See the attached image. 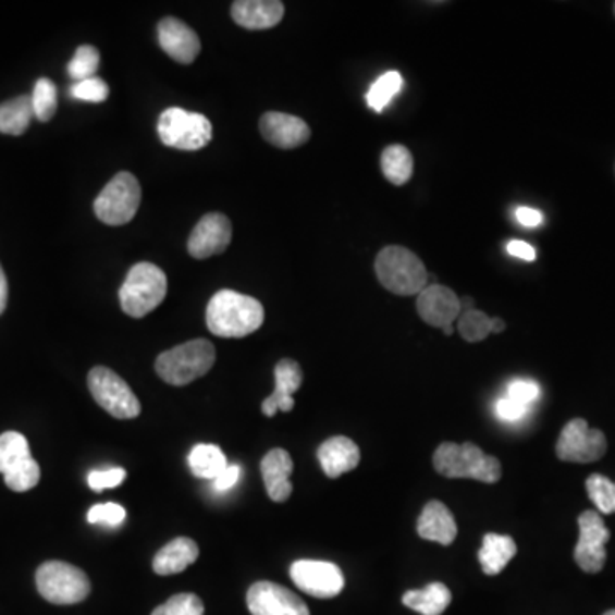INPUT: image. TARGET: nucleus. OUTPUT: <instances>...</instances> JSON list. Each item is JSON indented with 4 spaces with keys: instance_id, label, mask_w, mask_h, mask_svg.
Segmentation results:
<instances>
[{
    "instance_id": "nucleus-11",
    "label": "nucleus",
    "mask_w": 615,
    "mask_h": 615,
    "mask_svg": "<svg viewBox=\"0 0 615 615\" xmlns=\"http://www.w3.org/2000/svg\"><path fill=\"white\" fill-rule=\"evenodd\" d=\"M607 452V440L600 429H592L585 419H573L564 426L557 440L559 460L590 464L600 460Z\"/></svg>"
},
{
    "instance_id": "nucleus-15",
    "label": "nucleus",
    "mask_w": 615,
    "mask_h": 615,
    "mask_svg": "<svg viewBox=\"0 0 615 615\" xmlns=\"http://www.w3.org/2000/svg\"><path fill=\"white\" fill-rule=\"evenodd\" d=\"M233 238L231 221L221 212L204 216L188 238V254L194 258L214 257L223 254Z\"/></svg>"
},
{
    "instance_id": "nucleus-42",
    "label": "nucleus",
    "mask_w": 615,
    "mask_h": 615,
    "mask_svg": "<svg viewBox=\"0 0 615 615\" xmlns=\"http://www.w3.org/2000/svg\"><path fill=\"white\" fill-rule=\"evenodd\" d=\"M506 250L513 257L520 258L525 262H533L537 258L536 248L528 243L521 242V239H512V242L506 245Z\"/></svg>"
},
{
    "instance_id": "nucleus-34",
    "label": "nucleus",
    "mask_w": 615,
    "mask_h": 615,
    "mask_svg": "<svg viewBox=\"0 0 615 615\" xmlns=\"http://www.w3.org/2000/svg\"><path fill=\"white\" fill-rule=\"evenodd\" d=\"M458 332H460L464 341L481 342L492 334V318H489L484 311L473 310L464 311L458 320Z\"/></svg>"
},
{
    "instance_id": "nucleus-38",
    "label": "nucleus",
    "mask_w": 615,
    "mask_h": 615,
    "mask_svg": "<svg viewBox=\"0 0 615 615\" xmlns=\"http://www.w3.org/2000/svg\"><path fill=\"white\" fill-rule=\"evenodd\" d=\"M88 521L103 527H119L125 521V508L116 503L96 504L89 509Z\"/></svg>"
},
{
    "instance_id": "nucleus-5",
    "label": "nucleus",
    "mask_w": 615,
    "mask_h": 615,
    "mask_svg": "<svg viewBox=\"0 0 615 615\" xmlns=\"http://www.w3.org/2000/svg\"><path fill=\"white\" fill-rule=\"evenodd\" d=\"M167 274L155 263L140 262L128 270L120 287V305L132 318L151 313L167 298Z\"/></svg>"
},
{
    "instance_id": "nucleus-14",
    "label": "nucleus",
    "mask_w": 615,
    "mask_h": 615,
    "mask_svg": "<svg viewBox=\"0 0 615 615\" xmlns=\"http://www.w3.org/2000/svg\"><path fill=\"white\" fill-rule=\"evenodd\" d=\"M251 615H310L308 605L286 587L272 581H258L246 593Z\"/></svg>"
},
{
    "instance_id": "nucleus-33",
    "label": "nucleus",
    "mask_w": 615,
    "mask_h": 615,
    "mask_svg": "<svg viewBox=\"0 0 615 615\" xmlns=\"http://www.w3.org/2000/svg\"><path fill=\"white\" fill-rule=\"evenodd\" d=\"M98 67H100V52L91 45H83V47L77 48L76 53L69 62L67 72L72 79L79 83V81L95 77Z\"/></svg>"
},
{
    "instance_id": "nucleus-19",
    "label": "nucleus",
    "mask_w": 615,
    "mask_h": 615,
    "mask_svg": "<svg viewBox=\"0 0 615 615\" xmlns=\"http://www.w3.org/2000/svg\"><path fill=\"white\" fill-rule=\"evenodd\" d=\"M303 383V371L298 362L293 359H282L275 366V389L270 397L262 404V413L267 417L275 414L291 413L294 409V393L298 392Z\"/></svg>"
},
{
    "instance_id": "nucleus-31",
    "label": "nucleus",
    "mask_w": 615,
    "mask_h": 615,
    "mask_svg": "<svg viewBox=\"0 0 615 615\" xmlns=\"http://www.w3.org/2000/svg\"><path fill=\"white\" fill-rule=\"evenodd\" d=\"M33 112L40 122L52 120L57 112V86L47 77L36 81L32 95Z\"/></svg>"
},
{
    "instance_id": "nucleus-47",
    "label": "nucleus",
    "mask_w": 615,
    "mask_h": 615,
    "mask_svg": "<svg viewBox=\"0 0 615 615\" xmlns=\"http://www.w3.org/2000/svg\"><path fill=\"white\" fill-rule=\"evenodd\" d=\"M604 615H615V611H608V612H605V614H604Z\"/></svg>"
},
{
    "instance_id": "nucleus-26",
    "label": "nucleus",
    "mask_w": 615,
    "mask_h": 615,
    "mask_svg": "<svg viewBox=\"0 0 615 615\" xmlns=\"http://www.w3.org/2000/svg\"><path fill=\"white\" fill-rule=\"evenodd\" d=\"M405 607L421 615H441L452 604V592L443 583H431L422 590H409L402 596Z\"/></svg>"
},
{
    "instance_id": "nucleus-44",
    "label": "nucleus",
    "mask_w": 615,
    "mask_h": 615,
    "mask_svg": "<svg viewBox=\"0 0 615 615\" xmlns=\"http://www.w3.org/2000/svg\"><path fill=\"white\" fill-rule=\"evenodd\" d=\"M9 298V284L5 278L4 269L0 266V315L4 313L5 306H8Z\"/></svg>"
},
{
    "instance_id": "nucleus-24",
    "label": "nucleus",
    "mask_w": 615,
    "mask_h": 615,
    "mask_svg": "<svg viewBox=\"0 0 615 615\" xmlns=\"http://www.w3.org/2000/svg\"><path fill=\"white\" fill-rule=\"evenodd\" d=\"M199 559V545L187 537H179L164 545L152 561V569L161 576L176 575Z\"/></svg>"
},
{
    "instance_id": "nucleus-32",
    "label": "nucleus",
    "mask_w": 615,
    "mask_h": 615,
    "mask_svg": "<svg viewBox=\"0 0 615 615\" xmlns=\"http://www.w3.org/2000/svg\"><path fill=\"white\" fill-rule=\"evenodd\" d=\"M587 492L596 509L604 515L615 513V482L602 473H593L587 479Z\"/></svg>"
},
{
    "instance_id": "nucleus-40",
    "label": "nucleus",
    "mask_w": 615,
    "mask_h": 615,
    "mask_svg": "<svg viewBox=\"0 0 615 615\" xmlns=\"http://www.w3.org/2000/svg\"><path fill=\"white\" fill-rule=\"evenodd\" d=\"M528 413H530L528 407L516 404V402L509 401L508 397L500 398L496 405H494V414L503 422H520L521 419L528 416Z\"/></svg>"
},
{
    "instance_id": "nucleus-30",
    "label": "nucleus",
    "mask_w": 615,
    "mask_h": 615,
    "mask_svg": "<svg viewBox=\"0 0 615 615\" xmlns=\"http://www.w3.org/2000/svg\"><path fill=\"white\" fill-rule=\"evenodd\" d=\"M402 88H404V79H402L401 72H386L371 84V88L366 93V103L373 112L381 113L392 103L393 98L402 91Z\"/></svg>"
},
{
    "instance_id": "nucleus-8",
    "label": "nucleus",
    "mask_w": 615,
    "mask_h": 615,
    "mask_svg": "<svg viewBox=\"0 0 615 615\" xmlns=\"http://www.w3.org/2000/svg\"><path fill=\"white\" fill-rule=\"evenodd\" d=\"M0 473L14 492L32 491L40 482V465L33 458L28 440L17 431L0 434Z\"/></svg>"
},
{
    "instance_id": "nucleus-20",
    "label": "nucleus",
    "mask_w": 615,
    "mask_h": 615,
    "mask_svg": "<svg viewBox=\"0 0 615 615\" xmlns=\"http://www.w3.org/2000/svg\"><path fill=\"white\" fill-rule=\"evenodd\" d=\"M260 470H262L263 484H266L270 500L275 503H284L290 500L293 494L290 477L294 470L290 453L282 448L270 450L260 464Z\"/></svg>"
},
{
    "instance_id": "nucleus-22",
    "label": "nucleus",
    "mask_w": 615,
    "mask_h": 615,
    "mask_svg": "<svg viewBox=\"0 0 615 615\" xmlns=\"http://www.w3.org/2000/svg\"><path fill=\"white\" fill-rule=\"evenodd\" d=\"M231 16L242 28H274L284 16V4L279 0H238L231 8Z\"/></svg>"
},
{
    "instance_id": "nucleus-35",
    "label": "nucleus",
    "mask_w": 615,
    "mask_h": 615,
    "mask_svg": "<svg viewBox=\"0 0 615 615\" xmlns=\"http://www.w3.org/2000/svg\"><path fill=\"white\" fill-rule=\"evenodd\" d=\"M202 600L194 593H179L171 596L167 604L159 605L151 615H204Z\"/></svg>"
},
{
    "instance_id": "nucleus-43",
    "label": "nucleus",
    "mask_w": 615,
    "mask_h": 615,
    "mask_svg": "<svg viewBox=\"0 0 615 615\" xmlns=\"http://www.w3.org/2000/svg\"><path fill=\"white\" fill-rule=\"evenodd\" d=\"M516 219H518V223L525 227H537L544 223L542 212L532 209V207H518V209H516Z\"/></svg>"
},
{
    "instance_id": "nucleus-4",
    "label": "nucleus",
    "mask_w": 615,
    "mask_h": 615,
    "mask_svg": "<svg viewBox=\"0 0 615 615\" xmlns=\"http://www.w3.org/2000/svg\"><path fill=\"white\" fill-rule=\"evenodd\" d=\"M216 362V347L206 339H195L182 346L159 354L156 373L170 385H188L211 371Z\"/></svg>"
},
{
    "instance_id": "nucleus-39",
    "label": "nucleus",
    "mask_w": 615,
    "mask_h": 615,
    "mask_svg": "<svg viewBox=\"0 0 615 615\" xmlns=\"http://www.w3.org/2000/svg\"><path fill=\"white\" fill-rule=\"evenodd\" d=\"M125 477H127V472L123 469L96 470V472L89 473L88 484L93 491L101 492L104 489H113L122 484Z\"/></svg>"
},
{
    "instance_id": "nucleus-6",
    "label": "nucleus",
    "mask_w": 615,
    "mask_h": 615,
    "mask_svg": "<svg viewBox=\"0 0 615 615\" xmlns=\"http://www.w3.org/2000/svg\"><path fill=\"white\" fill-rule=\"evenodd\" d=\"M36 588L56 605L79 604L91 593V581L83 569L62 561H48L36 571Z\"/></svg>"
},
{
    "instance_id": "nucleus-3",
    "label": "nucleus",
    "mask_w": 615,
    "mask_h": 615,
    "mask_svg": "<svg viewBox=\"0 0 615 615\" xmlns=\"http://www.w3.org/2000/svg\"><path fill=\"white\" fill-rule=\"evenodd\" d=\"M434 469L448 479H473L494 484L501 479V464L496 457H489L473 443H443L434 452Z\"/></svg>"
},
{
    "instance_id": "nucleus-28",
    "label": "nucleus",
    "mask_w": 615,
    "mask_h": 615,
    "mask_svg": "<svg viewBox=\"0 0 615 615\" xmlns=\"http://www.w3.org/2000/svg\"><path fill=\"white\" fill-rule=\"evenodd\" d=\"M381 171L392 185L402 187L413 179L414 158L407 147L392 144L381 152Z\"/></svg>"
},
{
    "instance_id": "nucleus-46",
    "label": "nucleus",
    "mask_w": 615,
    "mask_h": 615,
    "mask_svg": "<svg viewBox=\"0 0 615 615\" xmlns=\"http://www.w3.org/2000/svg\"><path fill=\"white\" fill-rule=\"evenodd\" d=\"M443 334H445L446 337H450V335L453 334V327H446V329H443Z\"/></svg>"
},
{
    "instance_id": "nucleus-9",
    "label": "nucleus",
    "mask_w": 615,
    "mask_h": 615,
    "mask_svg": "<svg viewBox=\"0 0 615 615\" xmlns=\"http://www.w3.org/2000/svg\"><path fill=\"white\" fill-rule=\"evenodd\" d=\"M159 139L180 151H199L212 139V123L200 113L168 108L158 122Z\"/></svg>"
},
{
    "instance_id": "nucleus-23",
    "label": "nucleus",
    "mask_w": 615,
    "mask_h": 615,
    "mask_svg": "<svg viewBox=\"0 0 615 615\" xmlns=\"http://www.w3.org/2000/svg\"><path fill=\"white\" fill-rule=\"evenodd\" d=\"M417 532L422 539L450 545L457 539V521L441 501H429L417 521Z\"/></svg>"
},
{
    "instance_id": "nucleus-45",
    "label": "nucleus",
    "mask_w": 615,
    "mask_h": 615,
    "mask_svg": "<svg viewBox=\"0 0 615 615\" xmlns=\"http://www.w3.org/2000/svg\"><path fill=\"white\" fill-rule=\"evenodd\" d=\"M506 330V323L501 318H492V334H501Z\"/></svg>"
},
{
    "instance_id": "nucleus-41",
    "label": "nucleus",
    "mask_w": 615,
    "mask_h": 615,
    "mask_svg": "<svg viewBox=\"0 0 615 615\" xmlns=\"http://www.w3.org/2000/svg\"><path fill=\"white\" fill-rule=\"evenodd\" d=\"M239 473H242V469H239V465H227L226 470H224L218 479H214V485L212 488L216 489L218 492H226L230 491L231 488H235L236 482H238Z\"/></svg>"
},
{
    "instance_id": "nucleus-13",
    "label": "nucleus",
    "mask_w": 615,
    "mask_h": 615,
    "mask_svg": "<svg viewBox=\"0 0 615 615\" xmlns=\"http://www.w3.org/2000/svg\"><path fill=\"white\" fill-rule=\"evenodd\" d=\"M580 525V539L575 549V561L585 573L602 571L607 561V545L611 532L605 527L602 515L596 512L581 513L578 518Z\"/></svg>"
},
{
    "instance_id": "nucleus-1",
    "label": "nucleus",
    "mask_w": 615,
    "mask_h": 615,
    "mask_svg": "<svg viewBox=\"0 0 615 615\" xmlns=\"http://www.w3.org/2000/svg\"><path fill=\"white\" fill-rule=\"evenodd\" d=\"M263 318L262 303L236 291H219L207 305V327L218 337H246L262 327Z\"/></svg>"
},
{
    "instance_id": "nucleus-2",
    "label": "nucleus",
    "mask_w": 615,
    "mask_h": 615,
    "mask_svg": "<svg viewBox=\"0 0 615 615\" xmlns=\"http://www.w3.org/2000/svg\"><path fill=\"white\" fill-rule=\"evenodd\" d=\"M381 286L397 296H414L428 287V270L421 258L404 246H386L374 262Z\"/></svg>"
},
{
    "instance_id": "nucleus-27",
    "label": "nucleus",
    "mask_w": 615,
    "mask_h": 615,
    "mask_svg": "<svg viewBox=\"0 0 615 615\" xmlns=\"http://www.w3.org/2000/svg\"><path fill=\"white\" fill-rule=\"evenodd\" d=\"M226 455L218 445H197L188 455V467L199 479L214 481L227 467Z\"/></svg>"
},
{
    "instance_id": "nucleus-21",
    "label": "nucleus",
    "mask_w": 615,
    "mask_h": 615,
    "mask_svg": "<svg viewBox=\"0 0 615 615\" xmlns=\"http://www.w3.org/2000/svg\"><path fill=\"white\" fill-rule=\"evenodd\" d=\"M318 462L330 479H337L342 473L356 469L361 460L359 446L346 436H334L318 448Z\"/></svg>"
},
{
    "instance_id": "nucleus-25",
    "label": "nucleus",
    "mask_w": 615,
    "mask_h": 615,
    "mask_svg": "<svg viewBox=\"0 0 615 615\" xmlns=\"http://www.w3.org/2000/svg\"><path fill=\"white\" fill-rule=\"evenodd\" d=\"M515 556L516 544L512 537L488 533L484 540H482V548L479 551V563H481L482 571L485 575H500Z\"/></svg>"
},
{
    "instance_id": "nucleus-16",
    "label": "nucleus",
    "mask_w": 615,
    "mask_h": 615,
    "mask_svg": "<svg viewBox=\"0 0 615 615\" xmlns=\"http://www.w3.org/2000/svg\"><path fill=\"white\" fill-rule=\"evenodd\" d=\"M417 313L428 325L436 329L453 327L462 315L460 298L448 287L431 284L417 294Z\"/></svg>"
},
{
    "instance_id": "nucleus-10",
    "label": "nucleus",
    "mask_w": 615,
    "mask_h": 615,
    "mask_svg": "<svg viewBox=\"0 0 615 615\" xmlns=\"http://www.w3.org/2000/svg\"><path fill=\"white\" fill-rule=\"evenodd\" d=\"M89 392L101 409L115 419H135L140 414L139 398L135 397L127 381L104 366H96L89 371Z\"/></svg>"
},
{
    "instance_id": "nucleus-48",
    "label": "nucleus",
    "mask_w": 615,
    "mask_h": 615,
    "mask_svg": "<svg viewBox=\"0 0 615 615\" xmlns=\"http://www.w3.org/2000/svg\"><path fill=\"white\" fill-rule=\"evenodd\" d=\"M614 14H615V4H614Z\"/></svg>"
},
{
    "instance_id": "nucleus-37",
    "label": "nucleus",
    "mask_w": 615,
    "mask_h": 615,
    "mask_svg": "<svg viewBox=\"0 0 615 615\" xmlns=\"http://www.w3.org/2000/svg\"><path fill=\"white\" fill-rule=\"evenodd\" d=\"M539 395L540 386L537 381L527 380V378H516V380L509 381L504 397H508L509 401L532 409V405L536 404Z\"/></svg>"
},
{
    "instance_id": "nucleus-17",
    "label": "nucleus",
    "mask_w": 615,
    "mask_h": 615,
    "mask_svg": "<svg viewBox=\"0 0 615 615\" xmlns=\"http://www.w3.org/2000/svg\"><path fill=\"white\" fill-rule=\"evenodd\" d=\"M158 38L164 52L180 64H192L199 57V36L188 24L176 17H164L163 21H159Z\"/></svg>"
},
{
    "instance_id": "nucleus-29",
    "label": "nucleus",
    "mask_w": 615,
    "mask_h": 615,
    "mask_svg": "<svg viewBox=\"0 0 615 615\" xmlns=\"http://www.w3.org/2000/svg\"><path fill=\"white\" fill-rule=\"evenodd\" d=\"M33 112L32 96H17L14 100L0 104V132L8 135H21L29 127Z\"/></svg>"
},
{
    "instance_id": "nucleus-36",
    "label": "nucleus",
    "mask_w": 615,
    "mask_h": 615,
    "mask_svg": "<svg viewBox=\"0 0 615 615\" xmlns=\"http://www.w3.org/2000/svg\"><path fill=\"white\" fill-rule=\"evenodd\" d=\"M71 96L74 100L89 101V103H103L110 96V88L100 77L79 81L71 88Z\"/></svg>"
},
{
    "instance_id": "nucleus-7",
    "label": "nucleus",
    "mask_w": 615,
    "mask_h": 615,
    "mask_svg": "<svg viewBox=\"0 0 615 615\" xmlns=\"http://www.w3.org/2000/svg\"><path fill=\"white\" fill-rule=\"evenodd\" d=\"M140 197L143 190L139 180L128 171H120L95 200L96 218L108 226H123L131 223L139 211Z\"/></svg>"
},
{
    "instance_id": "nucleus-18",
    "label": "nucleus",
    "mask_w": 615,
    "mask_h": 615,
    "mask_svg": "<svg viewBox=\"0 0 615 615\" xmlns=\"http://www.w3.org/2000/svg\"><path fill=\"white\" fill-rule=\"evenodd\" d=\"M260 132L263 139L281 149H294L310 139L311 131L308 123L299 116L287 113L267 112L260 119Z\"/></svg>"
},
{
    "instance_id": "nucleus-12",
    "label": "nucleus",
    "mask_w": 615,
    "mask_h": 615,
    "mask_svg": "<svg viewBox=\"0 0 615 615\" xmlns=\"http://www.w3.org/2000/svg\"><path fill=\"white\" fill-rule=\"evenodd\" d=\"M290 575L302 592L315 599H334L346 585L342 569L329 561H296L291 564Z\"/></svg>"
}]
</instances>
